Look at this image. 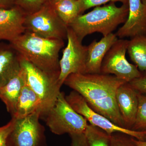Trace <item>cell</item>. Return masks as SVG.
<instances>
[{
	"label": "cell",
	"mask_w": 146,
	"mask_h": 146,
	"mask_svg": "<svg viewBox=\"0 0 146 146\" xmlns=\"http://www.w3.org/2000/svg\"><path fill=\"white\" fill-rule=\"evenodd\" d=\"M26 84L25 76L22 68L7 83L0 88V99L12 117L16 111V105L21 91Z\"/></svg>",
	"instance_id": "cell-16"
},
{
	"label": "cell",
	"mask_w": 146,
	"mask_h": 146,
	"mask_svg": "<svg viewBox=\"0 0 146 146\" xmlns=\"http://www.w3.org/2000/svg\"><path fill=\"white\" fill-rule=\"evenodd\" d=\"M24 27L26 31L44 38L67 39L68 27L58 17L49 1L39 10L26 15Z\"/></svg>",
	"instance_id": "cell-6"
},
{
	"label": "cell",
	"mask_w": 146,
	"mask_h": 146,
	"mask_svg": "<svg viewBox=\"0 0 146 146\" xmlns=\"http://www.w3.org/2000/svg\"><path fill=\"white\" fill-rule=\"evenodd\" d=\"M116 34L112 33L99 41L94 40L87 46L85 74H100L103 60L111 47L118 40Z\"/></svg>",
	"instance_id": "cell-14"
},
{
	"label": "cell",
	"mask_w": 146,
	"mask_h": 146,
	"mask_svg": "<svg viewBox=\"0 0 146 146\" xmlns=\"http://www.w3.org/2000/svg\"><path fill=\"white\" fill-rule=\"evenodd\" d=\"M42 112V104L38 96L26 83L21 91L16 105L15 114L16 119L25 117L34 112Z\"/></svg>",
	"instance_id": "cell-17"
},
{
	"label": "cell",
	"mask_w": 146,
	"mask_h": 146,
	"mask_svg": "<svg viewBox=\"0 0 146 146\" xmlns=\"http://www.w3.org/2000/svg\"><path fill=\"white\" fill-rule=\"evenodd\" d=\"M21 68L26 83L38 96L42 104L41 117L53 106L60 92L59 76L42 70L21 56Z\"/></svg>",
	"instance_id": "cell-5"
},
{
	"label": "cell",
	"mask_w": 146,
	"mask_h": 146,
	"mask_svg": "<svg viewBox=\"0 0 146 146\" xmlns=\"http://www.w3.org/2000/svg\"><path fill=\"white\" fill-rule=\"evenodd\" d=\"M133 141L137 146H146V141H140L134 138Z\"/></svg>",
	"instance_id": "cell-29"
},
{
	"label": "cell",
	"mask_w": 146,
	"mask_h": 146,
	"mask_svg": "<svg viewBox=\"0 0 146 146\" xmlns=\"http://www.w3.org/2000/svg\"><path fill=\"white\" fill-rule=\"evenodd\" d=\"M116 98L124 126L127 129L131 130L138 110V93L129 83L126 82L118 89Z\"/></svg>",
	"instance_id": "cell-13"
},
{
	"label": "cell",
	"mask_w": 146,
	"mask_h": 146,
	"mask_svg": "<svg viewBox=\"0 0 146 146\" xmlns=\"http://www.w3.org/2000/svg\"><path fill=\"white\" fill-rule=\"evenodd\" d=\"M48 0H16V5L20 7L27 15L40 9Z\"/></svg>",
	"instance_id": "cell-22"
},
{
	"label": "cell",
	"mask_w": 146,
	"mask_h": 146,
	"mask_svg": "<svg viewBox=\"0 0 146 146\" xmlns=\"http://www.w3.org/2000/svg\"><path fill=\"white\" fill-rule=\"evenodd\" d=\"M133 137L125 133L117 132L111 135V146H137Z\"/></svg>",
	"instance_id": "cell-23"
},
{
	"label": "cell",
	"mask_w": 146,
	"mask_h": 146,
	"mask_svg": "<svg viewBox=\"0 0 146 146\" xmlns=\"http://www.w3.org/2000/svg\"><path fill=\"white\" fill-rule=\"evenodd\" d=\"M129 40L118 39L106 55L102 63L101 74L114 75L129 82L142 76L136 65L129 63L126 58Z\"/></svg>",
	"instance_id": "cell-7"
},
{
	"label": "cell",
	"mask_w": 146,
	"mask_h": 146,
	"mask_svg": "<svg viewBox=\"0 0 146 146\" xmlns=\"http://www.w3.org/2000/svg\"><path fill=\"white\" fill-rule=\"evenodd\" d=\"M82 14L85 11L93 7L100 6L108 2H120L123 4H128V0H78Z\"/></svg>",
	"instance_id": "cell-24"
},
{
	"label": "cell",
	"mask_w": 146,
	"mask_h": 146,
	"mask_svg": "<svg viewBox=\"0 0 146 146\" xmlns=\"http://www.w3.org/2000/svg\"><path fill=\"white\" fill-rule=\"evenodd\" d=\"M41 113L34 112L16 119L8 140V146H46L44 129L39 122Z\"/></svg>",
	"instance_id": "cell-10"
},
{
	"label": "cell",
	"mask_w": 146,
	"mask_h": 146,
	"mask_svg": "<svg viewBox=\"0 0 146 146\" xmlns=\"http://www.w3.org/2000/svg\"><path fill=\"white\" fill-rule=\"evenodd\" d=\"M9 43L24 59L42 70L59 76V54L64 40L44 38L26 31Z\"/></svg>",
	"instance_id": "cell-2"
},
{
	"label": "cell",
	"mask_w": 146,
	"mask_h": 146,
	"mask_svg": "<svg viewBox=\"0 0 146 146\" xmlns=\"http://www.w3.org/2000/svg\"><path fill=\"white\" fill-rule=\"evenodd\" d=\"M43 117L50 130L56 135L84 133L89 125L86 119L72 108L61 91L53 106Z\"/></svg>",
	"instance_id": "cell-4"
},
{
	"label": "cell",
	"mask_w": 146,
	"mask_h": 146,
	"mask_svg": "<svg viewBox=\"0 0 146 146\" xmlns=\"http://www.w3.org/2000/svg\"><path fill=\"white\" fill-rule=\"evenodd\" d=\"M16 119L11 120L5 125L0 127V146H8V140L15 125Z\"/></svg>",
	"instance_id": "cell-25"
},
{
	"label": "cell",
	"mask_w": 146,
	"mask_h": 146,
	"mask_svg": "<svg viewBox=\"0 0 146 146\" xmlns=\"http://www.w3.org/2000/svg\"><path fill=\"white\" fill-rule=\"evenodd\" d=\"M138 110L131 130L146 132V95L138 93Z\"/></svg>",
	"instance_id": "cell-21"
},
{
	"label": "cell",
	"mask_w": 146,
	"mask_h": 146,
	"mask_svg": "<svg viewBox=\"0 0 146 146\" xmlns=\"http://www.w3.org/2000/svg\"><path fill=\"white\" fill-rule=\"evenodd\" d=\"M51 4L58 16L68 27L82 15L78 0H63Z\"/></svg>",
	"instance_id": "cell-19"
},
{
	"label": "cell",
	"mask_w": 146,
	"mask_h": 146,
	"mask_svg": "<svg viewBox=\"0 0 146 146\" xmlns=\"http://www.w3.org/2000/svg\"><path fill=\"white\" fill-rule=\"evenodd\" d=\"M62 1H63V0H48V1L51 4H53Z\"/></svg>",
	"instance_id": "cell-30"
},
{
	"label": "cell",
	"mask_w": 146,
	"mask_h": 146,
	"mask_svg": "<svg viewBox=\"0 0 146 146\" xmlns=\"http://www.w3.org/2000/svg\"><path fill=\"white\" fill-rule=\"evenodd\" d=\"M27 14L17 5L0 9V41L11 42L26 31L24 22Z\"/></svg>",
	"instance_id": "cell-12"
},
{
	"label": "cell",
	"mask_w": 146,
	"mask_h": 146,
	"mask_svg": "<svg viewBox=\"0 0 146 146\" xmlns=\"http://www.w3.org/2000/svg\"><path fill=\"white\" fill-rule=\"evenodd\" d=\"M68 44L59 60L60 73L58 82L61 86L68 76L72 74H85L87 46H84L70 27L67 30Z\"/></svg>",
	"instance_id": "cell-9"
},
{
	"label": "cell",
	"mask_w": 146,
	"mask_h": 146,
	"mask_svg": "<svg viewBox=\"0 0 146 146\" xmlns=\"http://www.w3.org/2000/svg\"><path fill=\"white\" fill-rule=\"evenodd\" d=\"M128 4L118 7L114 2L96 7L89 13L80 15L69 25L80 40L95 33L106 36L113 33L118 26L125 23Z\"/></svg>",
	"instance_id": "cell-3"
},
{
	"label": "cell",
	"mask_w": 146,
	"mask_h": 146,
	"mask_svg": "<svg viewBox=\"0 0 146 146\" xmlns=\"http://www.w3.org/2000/svg\"><path fill=\"white\" fill-rule=\"evenodd\" d=\"M68 104L76 112L83 116L91 125L102 129L109 135L120 132L125 133L140 141H146V132L127 129L113 123L108 119L91 109L80 94L71 91L65 96Z\"/></svg>",
	"instance_id": "cell-8"
},
{
	"label": "cell",
	"mask_w": 146,
	"mask_h": 146,
	"mask_svg": "<svg viewBox=\"0 0 146 146\" xmlns=\"http://www.w3.org/2000/svg\"><path fill=\"white\" fill-rule=\"evenodd\" d=\"M127 52L131 60L142 74H146V35L129 40Z\"/></svg>",
	"instance_id": "cell-18"
},
{
	"label": "cell",
	"mask_w": 146,
	"mask_h": 146,
	"mask_svg": "<svg viewBox=\"0 0 146 146\" xmlns=\"http://www.w3.org/2000/svg\"><path fill=\"white\" fill-rule=\"evenodd\" d=\"M71 138V146H89L84 133L70 135Z\"/></svg>",
	"instance_id": "cell-27"
},
{
	"label": "cell",
	"mask_w": 146,
	"mask_h": 146,
	"mask_svg": "<svg viewBox=\"0 0 146 146\" xmlns=\"http://www.w3.org/2000/svg\"><path fill=\"white\" fill-rule=\"evenodd\" d=\"M141 1H142V2L144 4L146 5V0H141Z\"/></svg>",
	"instance_id": "cell-31"
},
{
	"label": "cell",
	"mask_w": 146,
	"mask_h": 146,
	"mask_svg": "<svg viewBox=\"0 0 146 146\" xmlns=\"http://www.w3.org/2000/svg\"><path fill=\"white\" fill-rule=\"evenodd\" d=\"M21 56L12 45L0 43V88L21 70Z\"/></svg>",
	"instance_id": "cell-15"
},
{
	"label": "cell",
	"mask_w": 146,
	"mask_h": 146,
	"mask_svg": "<svg viewBox=\"0 0 146 146\" xmlns=\"http://www.w3.org/2000/svg\"><path fill=\"white\" fill-rule=\"evenodd\" d=\"M84 133L89 146H111V135L99 127L89 124Z\"/></svg>",
	"instance_id": "cell-20"
},
{
	"label": "cell",
	"mask_w": 146,
	"mask_h": 146,
	"mask_svg": "<svg viewBox=\"0 0 146 146\" xmlns=\"http://www.w3.org/2000/svg\"><path fill=\"white\" fill-rule=\"evenodd\" d=\"M16 0H0V9H9L16 5Z\"/></svg>",
	"instance_id": "cell-28"
},
{
	"label": "cell",
	"mask_w": 146,
	"mask_h": 146,
	"mask_svg": "<svg viewBox=\"0 0 146 146\" xmlns=\"http://www.w3.org/2000/svg\"><path fill=\"white\" fill-rule=\"evenodd\" d=\"M127 19L118 29L116 35L120 39L146 35V5L141 0H128Z\"/></svg>",
	"instance_id": "cell-11"
},
{
	"label": "cell",
	"mask_w": 146,
	"mask_h": 146,
	"mask_svg": "<svg viewBox=\"0 0 146 146\" xmlns=\"http://www.w3.org/2000/svg\"><path fill=\"white\" fill-rule=\"evenodd\" d=\"M125 83L115 76L100 73L71 74L63 84L80 94L91 109L125 128L116 95L119 87Z\"/></svg>",
	"instance_id": "cell-1"
},
{
	"label": "cell",
	"mask_w": 146,
	"mask_h": 146,
	"mask_svg": "<svg viewBox=\"0 0 146 146\" xmlns=\"http://www.w3.org/2000/svg\"><path fill=\"white\" fill-rule=\"evenodd\" d=\"M138 94L146 95V74L129 82Z\"/></svg>",
	"instance_id": "cell-26"
}]
</instances>
